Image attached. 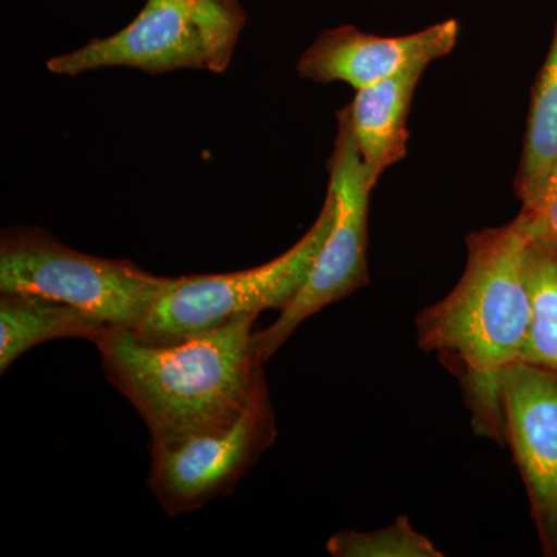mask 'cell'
I'll use <instances>...</instances> for the list:
<instances>
[{
  "mask_svg": "<svg viewBox=\"0 0 557 557\" xmlns=\"http://www.w3.org/2000/svg\"><path fill=\"white\" fill-rule=\"evenodd\" d=\"M467 249L456 288L418 314V346L460 380L475 434L502 443V376L522 359L530 330V239L518 215L469 234Z\"/></svg>",
  "mask_w": 557,
  "mask_h": 557,
  "instance_id": "cell-1",
  "label": "cell"
},
{
  "mask_svg": "<svg viewBox=\"0 0 557 557\" xmlns=\"http://www.w3.org/2000/svg\"><path fill=\"white\" fill-rule=\"evenodd\" d=\"M256 319L236 318L168 346L141 343L120 327L95 343L109 383L145 421L150 446L230 426L269 392L252 350Z\"/></svg>",
  "mask_w": 557,
  "mask_h": 557,
  "instance_id": "cell-2",
  "label": "cell"
},
{
  "mask_svg": "<svg viewBox=\"0 0 557 557\" xmlns=\"http://www.w3.org/2000/svg\"><path fill=\"white\" fill-rule=\"evenodd\" d=\"M335 218L336 197L329 188L309 233L271 262L237 273L166 277L152 309L132 332L141 343L168 346L196 338L236 318L284 310L309 278Z\"/></svg>",
  "mask_w": 557,
  "mask_h": 557,
  "instance_id": "cell-3",
  "label": "cell"
},
{
  "mask_svg": "<svg viewBox=\"0 0 557 557\" xmlns=\"http://www.w3.org/2000/svg\"><path fill=\"white\" fill-rule=\"evenodd\" d=\"M166 277L131 260L97 258L62 244L49 231L11 226L0 239V293L60 300L112 327H138Z\"/></svg>",
  "mask_w": 557,
  "mask_h": 557,
  "instance_id": "cell-4",
  "label": "cell"
},
{
  "mask_svg": "<svg viewBox=\"0 0 557 557\" xmlns=\"http://www.w3.org/2000/svg\"><path fill=\"white\" fill-rule=\"evenodd\" d=\"M245 24L237 0H148L134 22L104 39L47 62L51 73L131 67L149 75L180 69H228Z\"/></svg>",
  "mask_w": 557,
  "mask_h": 557,
  "instance_id": "cell-5",
  "label": "cell"
},
{
  "mask_svg": "<svg viewBox=\"0 0 557 557\" xmlns=\"http://www.w3.org/2000/svg\"><path fill=\"white\" fill-rule=\"evenodd\" d=\"M329 171V188L336 197L335 223L298 295L269 329L252 335V350L262 364L304 321L369 284V199L373 185L344 110L338 113V135Z\"/></svg>",
  "mask_w": 557,
  "mask_h": 557,
  "instance_id": "cell-6",
  "label": "cell"
},
{
  "mask_svg": "<svg viewBox=\"0 0 557 557\" xmlns=\"http://www.w3.org/2000/svg\"><path fill=\"white\" fill-rule=\"evenodd\" d=\"M276 437V417L265 392L230 426L150 446L148 486L168 516L197 511L230 496Z\"/></svg>",
  "mask_w": 557,
  "mask_h": 557,
  "instance_id": "cell-7",
  "label": "cell"
},
{
  "mask_svg": "<svg viewBox=\"0 0 557 557\" xmlns=\"http://www.w3.org/2000/svg\"><path fill=\"white\" fill-rule=\"evenodd\" d=\"M504 438L530 498L545 556L557 557V373L516 362L502 376Z\"/></svg>",
  "mask_w": 557,
  "mask_h": 557,
  "instance_id": "cell-8",
  "label": "cell"
},
{
  "mask_svg": "<svg viewBox=\"0 0 557 557\" xmlns=\"http://www.w3.org/2000/svg\"><path fill=\"white\" fill-rule=\"evenodd\" d=\"M458 22L449 20L406 36H375L355 27L322 33L298 62L300 78L341 81L364 89L416 64H431L456 49Z\"/></svg>",
  "mask_w": 557,
  "mask_h": 557,
  "instance_id": "cell-9",
  "label": "cell"
},
{
  "mask_svg": "<svg viewBox=\"0 0 557 557\" xmlns=\"http://www.w3.org/2000/svg\"><path fill=\"white\" fill-rule=\"evenodd\" d=\"M426 64L410 65L391 78L357 90L344 108L366 175L373 186L408 152V115Z\"/></svg>",
  "mask_w": 557,
  "mask_h": 557,
  "instance_id": "cell-10",
  "label": "cell"
},
{
  "mask_svg": "<svg viewBox=\"0 0 557 557\" xmlns=\"http://www.w3.org/2000/svg\"><path fill=\"white\" fill-rule=\"evenodd\" d=\"M112 325L86 311L50 298L25 293H0V372L25 351L54 339L97 343Z\"/></svg>",
  "mask_w": 557,
  "mask_h": 557,
  "instance_id": "cell-11",
  "label": "cell"
},
{
  "mask_svg": "<svg viewBox=\"0 0 557 557\" xmlns=\"http://www.w3.org/2000/svg\"><path fill=\"white\" fill-rule=\"evenodd\" d=\"M557 163V21L547 60L531 95L516 194L522 205L533 200Z\"/></svg>",
  "mask_w": 557,
  "mask_h": 557,
  "instance_id": "cell-12",
  "label": "cell"
},
{
  "mask_svg": "<svg viewBox=\"0 0 557 557\" xmlns=\"http://www.w3.org/2000/svg\"><path fill=\"white\" fill-rule=\"evenodd\" d=\"M527 271L531 319L520 361L557 373V259L530 242Z\"/></svg>",
  "mask_w": 557,
  "mask_h": 557,
  "instance_id": "cell-13",
  "label": "cell"
},
{
  "mask_svg": "<svg viewBox=\"0 0 557 557\" xmlns=\"http://www.w3.org/2000/svg\"><path fill=\"white\" fill-rule=\"evenodd\" d=\"M329 555L335 557H442L434 544L418 533L409 518L399 516L381 530L339 531L327 541Z\"/></svg>",
  "mask_w": 557,
  "mask_h": 557,
  "instance_id": "cell-14",
  "label": "cell"
},
{
  "mask_svg": "<svg viewBox=\"0 0 557 557\" xmlns=\"http://www.w3.org/2000/svg\"><path fill=\"white\" fill-rule=\"evenodd\" d=\"M530 242L557 259V163L536 197L519 214Z\"/></svg>",
  "mask_w": 557,
  "mask_h": 557,
  "instance_id": "cell-15",
  "label": "cell"
}]
</instances>
